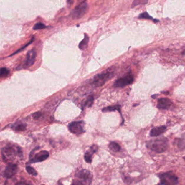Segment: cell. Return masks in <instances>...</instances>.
I'll list each match as a JSON object with an SVG mask.
<instances>
[{
  "mask_svg": "<svg viewBox=\"0 0 185 185\" xmlns=\"http://www.w3.org/2000/svg\"><path fill=\"white\" fill-rule=\"evenodd\" d=\"M146 147L158 153H162L168 147V140L166 137H162L148 141L146 142Z\"/></svg>",
  "mask_w": 185,
  "mask_h": 185,
  "instance_id": "cell-1",
  "label": "cell"
},
{
  "mask_svg": "<svg viewBox=\"0 0 185 185\" xmlns=\"http://www.w3.org/2000/svg\"><path fill=\"white\" fill-rule=\"evenodd\" d=\"M115 75V72L112 69H108L105 71L102 72L95 75L93 79V84L96 87L103 86L109 80L111 79Z\"/></svg>",
  "mask_w": 185,
  "mask_h": 185,
  "instance_id": "cell-2",
  "label": "cell"
},
{
  "mask_svg": "<svg viewBox=\"0 0 185 185\" xmlns=\"http://www.w3.org/2000/svg\"><path fill=\"white\" fill-rule=\"evenodd\" d=\"M89 9L88 4L84 1L78 4L71 13V16L74 20L80 19L83 17L87 12Z\"/></svg>",
  "mask_w": 185,
  "mask_h": 185,
  "instance_id": "cell-3",
  "label": "cell"
},
{
  "mask_svg": "<svg viewBox=\"0 0 185 185\" xmlns=\"http://www.w3.org/2000/svg\"><path fill=\"white\" fill-rule=\"evenodd\" d=\"M161 185H176L179 183L178 177L172 171L162 173L158 175Z\"/></svg>",
  "mask_w": 185,
  "mask_h": 185,
  "instance_id": "cell-4",
  "label": "cell"
},
{
  "mask_svg": "<svg viewBox=\"0 0 185 185\" xmlns=\"http://www.w3.org/2000/svg\"><path fill=\"white\" fill-rule=\"evenodd\" d=\"M75 177L78 178L75 184H90L92 180V174L86 169H82L77 173Z\"/></svg>",
  "mask_w": 185,
  "mask_h": 185,
  "instance_id": "cell-5",
  "label": "cell"
},
{
  "mask_svg": "<svg viewBox=\"0 0 185 185\" xmlns=\"http://www.w3.org/2000/svg\"><path fill=\"white\" fill-rule=\"evenodd\" d=\"M37 55V50L35 48H32L31 50L28 52L24 62L19 66L17 69H27L32 65H33Z\"/></svg>",
  "mask_w": 185,
  "mask_h": 185,
  "instance_id": "cell-6",
  "label": "cell"
},
{
  "mask_svg": "<svg viewBox=\"0 0 185 185\" xmlns=\"http://www.w3.org/2000/svg\"><path fill=\"white\" fill-rule=\"evenodd\" d=\"M2 155L4 161H6L7 156L11 157L14 155H19L20 157H21L22 152L20 148L19 147L15 148L13 146H7L2 149Z\"/></svg>",
  "mask_w": 185,
  "mask_h": 185,
  "instance_id": "cell-7",
  "label": "cell"
},
{
  "mask_svg": "<svg viewBox=\"0 0 185 185\" xmlns=\"http://www.w3.org/2000/svg\"><path fill=\"white\" fill-rule=\"evenodd\" d=\"M134 82V77L129 73L123 77L117 79L113 84V86L116 88H122L127 85L131 84Z\"/></svg>",
  "mask_w": 185,
  "mask_h": 185,
  "instance_id": "cell-8",
  "label": "cell"
},
{
  "mask_svg": "<svg viewBox=\"0 0 185 185\" xmlns=\"http://www.w3.org/2000/svg\"><path fill=\"white\" fill-rule=\"evenodd\" d=\"M69 129L73 134H82L84 132V122L82 121L72 122L69 125Z\"/></svg>",
  "mask_w": 185,
  "mask_h": 185,
  "instance_id": "cell-9",
  "label": "cell"
},
{
  "mask_svg": "<svg viewBox=\"0 0 185 185\" xmlns=\"http://www.w3.org/2000/svg\"><path fill=\"white\" fill-rule=\"evenodd\" d=\"M17 166L13 163H8L4 172V177L10 178L16 174Z\"/></svg>",
  "mask_w": 185,
  "mask_h": 185,
  "instance_id": "cell-10",
  "label": "cell"
},
{
  "mask_svg": "<svg viewBox=\"0 0 185 185\" xmlns=\"http://www.w3.org/2000/svg\"><path fill=\"white\" fill-rule=\"evenodd\" d=\"M49 157V153L47 151H42L35 155L34 158L30 160L31 163H37L45 161Z\"/></svg>",
  "mask_w": 185,
  "mask_h": 185,
  "instance_id": "cell-11",
  "label": "cell"
},
{
  "mask_svg": "<svg viewBox=\"0 0 185 185\" xmlns=\"http://www.w3.org/2000/svg\"><path fill=\"white\" fill-rule=\"evenodd\" d=\"M172 103L171 100L168 98H161L158 100L157 108L159 109L167 110L171 108Z\"/></svg>",
  "mask_w": 185,
  "mask_h": 185,
  "instance_id": "cell-12",
  "label": "cell"
},
{
  "mask_svg": "<svg viewBox=\"0 0 185 185\" xmlns=\"http://www.w3.org/2000/svg\"><path fill=\"white\" fill-rule=\"evenodd\" d=\"M166 129H167V128L165 125L155 127L151 130L150 136L151 137H157L160 136L161 134H163Z\"/></svg>",
  "mask_w": 185,
  "mask_h": 185,
  "instance_id": "cell-13",
  "label": "cell"
},
{
  "mask_svg": "<svg viewBox=\"0 0 185 185\" xmlns=\"http://www.w3.org/2000/svg\"><path fill=\"white\" fill-rule=\"evenodd\" d=\"M98 147L97 146H93L90 148V150L86 152L85 155H84V158L86 162L90 163L92 162V158L93 154L96 153V151H97Z\"/></svg>",
  "mask_w": 185,
  "mask_h": 185,
  "instance_id": "cell-14",
  "label": "cell"
},
{
  "mask_svg": "<svg viewBox=\"0 0 185 185\" xmlns=\"http://www.w3.org/2000/svg\"><path fill=\"white\" fill-rule=\"evenodd\" d=\"M89 42V36L87 35V34H85L84 38L83 39L82 41L79 43V46H78L79 49L80 50H82V51L86 49L87 47V46H88Z\"/></svg>",
  "mask_w": 185,
  "mask_h": 185,
  "instance_id": "cell-15",
  "label": "cell"
},
{
  "mask_svg": "<svg viewBox=\"0 0 185 185\" xmlns=\"http://www.w3.org/2000/svg\"><path fill=\"white\" fill-rule=\"evenodd\" d=\"M115 110L118 111L120 113V105H114V106H108L104 108L102 111L104 113H106V112H111V111H114Z\"/></svg>",
  "mask_w": 185,
  "mask_h": 185,
  "instance_id": "cell-16",
  "label": "cell"
},
{
  "mask_svg": "<svg viewBox=\"0 0 185 185\" xmlns=\"http://www.w3.org/2000/svg\"><path fill=\"white\" fill-rule=\"evenodd\" d=\"M11 128L14 130H16L18 131H21L26 129V124L24 123L15 124L11 127Z\"/></svg>",
  "mask_w": 185,
  "mask_h": 185,
  "instance_id": "cell-17",
  "label": "cell"
},
{
  "mask_svg": "<svg viewBox=\"0 0 185 185\" xmlns=\"http://www.w3.org/2000/svg\"><path fill=\"white\" fill-rule=\"evenodd\" d=\"M109 148H110L111 151H115V152L119 151H120V149H121L120 146L118 144V143H117L116 142H111L110 144H109Z\"/></svg>",
  "mask_w": 185,
  "mask_h": 185,
  "instance_id": "cell-18",
  "label": "cell"
},
{
  "mask_svg": "<svg viewBox=\"0 0 185 185\" xmlns=\"http://www.w3.org/2000/svg\"><path fill=\"white\" fill-rule=\"evenodd\" d=\"M34 37H33L32 38V39H31V41H29V42H28L27 44H26V45L23 46L22 47H21V48H19V49L18 50H17L15 52H14V53H13L11 55H10V57L12 56V55H15V54H17V53H20V52L24 50V49L26 48V47H27L29 45H31V44L34 41Z\"/></svg>",
  "mask_w": 185,
  "mask_h": 185,
  "instance_id": "cell-19",
  "label": "cell"
},
{
  "mask_svg": "<svg viewBox=\"0 0 185 185\" xmlns=\"http://www.w3.org/2000/svg\"><path fill=\"white\" fill-rule=\"evenodd\" d=\"M48 27L46 26L45 24H44L43 23H41V22H38L36 24H35L33 27V29L34 30H40V29H45L46 28H47Z\"/></svg>",
  "mask_w": 185,
  "mask_h": 185,
  "instance_id": "cell-20",
  "label": "cell"
},
{
  "mask_svg": "<svg viewBox=\"0 0 185 185\" xmlns=\"http://www.w3.org/2000/svg\"><path fill=\"white\" fill-rule=\"evenodd\" d=\"M148 2V0H134L132 4V8L137 6L140 4H146Z\"/></svg>",
  "mask_w": 185,
  "mask_h": 185,
  "instance_id": "cell-21",
  "label": "cell"
},
{
  "mask_svg": "<svg viewBox=\"0 0 185 185\" xmlns=\"http://www.w3.org/2000/svg\"><path fill=\"white\" fill-rule=\"evenodd\" d=\"M93 97L92 96H90L87 97V100H86L85 104H84V106H87V107H91L93 103Z\"/></svg>",
  "mask_w": 185,
  "mask_h": 185,
  "instance_id": "cell-22",
  "label": "cell"
},
{
  "mask_svg": "<svg viewBox=\"0 0 185 185\" xmlns=\"http://www.w3.org/2000/svg\"><path fill=\"white\" fill-rule=\"evenodd\" d=\"M1 72H0V76L1 77H6L9 75V70H8L6 67H2L1 69Z\"/></svg>",
  "mask_w": 185,
  "mask_h": 185,
  "instance_id": "cell-23",
  "label": "cell"
},
{
  "mask_svg": "<svg viewBox=\"0 0 185 185\" xmlns=\"http://www.w3.org/2000/svg\"><path fill=\"white\" fill-rule=\"evenodd\" d=\"M26 171L28 173V174H29L30 175H33L34 176H36L38 175L37 172L32 167H31L30 166H27L26 168Z\"/></svg>",
  "mask_w": 185,
  "mask_h": 185,
  "instance_id": "cell-24",
  "label": "cell"
},
{
  "mask_svg": "<svg viewBox=\"0 0 185 185\" xmlns=\"http://www.w3.org/2000/svg\"><path fill=\"white\" fill-rule=\"evenodd\" d=\"M139 19H148V20H153V17L151 16L148 13H143L142 14H141L139 16Z\"/></svg>",
  "mask_w": 185,
  "mask_h": 185,
  "instance_id": "cell-25",
  "label": "cell"
},
{
  "mask_svg": "<svg viewBox=\"0 0 185 185\" xmlns=\"http://www.w3.org/2000/svg\"><path fill=\"white\" fill-rule=\"evenodd\" d=\"M41 116V113L39 112H37V113H35L33 115V117L34 118V120H37L38 118H39V117H40Z\"/></svg>",
  "mask_w": 185,
  "mask_h": 185,
  "instance_id": "cell-26",
  "label": "cell"
},
{
  "mask_svg": "<svg viewBox=\"0 0 185 185\" xmlns=\"http://www.w3.org/2000/svg\"><path fill=\"white\" fill-rule=\"evenodd\" d=\"M184 158V160H185V157H184V158Z\"/></svg>",
  "mask_w": 185,
  "mask_h": 185,
  "instance_id": "cell-27",
  "label": "cell"
}]
</instances>
